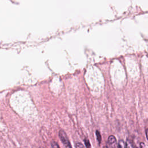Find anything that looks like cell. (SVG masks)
<instances>
[{
	"label": "cell",
	"instance_id": "6",
	"mask_svg": "<svg viewBox=\"0 0 148 148\" xmlns=\"http://www.w3.org/2000/svg\"><path fill=\"white\" fill-rule=\"evenodd\" d=\"M126 143H127V148H135L134 145L130 140H127Z\"/></svg>",
	"mask_w": 148,
	"mask_h": 148
},
{
	"label": "cell",
	"instance_id": "10",
	"mask_svg": "<svg viewBox=\"0 0 148 148\" xmlns=\"http://www.w3.org/2000/svg\"><path fill=\"white\" fill-rule=\"evenodd\" d=\"M106 148H115V147H114V146H111V145H109V144L107 143Z\"/></svg>",
	"mask_w": 148,
	"mask_h": 148
},
{
	"label": "cell",
	"instance_id": "4",
	"mask_svg": "<svg viewBox=\"0 0 148 148\" xmlns=\"http://www.w3.org/2000/svg\"><path fill=\"white\" fill-rule=\"evenodd\" d=\"M84 144L86 145V148H91V144L90 143V141L88 139H84Z\"/></svg>",
	"mask_w": 148,
	"mask_h": 148
},
{
	"label": "cell",
	"instance_id": "11",
	"mask_svg": "<svg viewBox=\"0 0 148 148\" xmlns=\"http://www.w3.org/2000/svg\"><path fill=\"white\" fill-rule=\"evenodd\" d=\"M145 133H146V138H147V140H148V128H147V129L146 130Z\"/></svg>",
	"mask_w": 148,
	"mask_h": 148
},
{
	"label": "cell",
	"instance_id": "8",
	"mask_svg": "<svg viewBox=\"0 0 148 148\" xmlns=\"http://www.w3.org/2000/svg\"><path fill=\"white\" fill-rule=\"evenodd\" d=\"M75 148H85V147L82 143L77 142L75 145Z\"/></svg>",
	"mask_w": 148,
	"mask_h": 148
},
{
	"label": "cell",
	"instance_id": "5",
	"mask_svg": "<svg viewBox=\"0 0 148 148\" xmlns=\"http://www.w3.org/2000/svg\"><path fill=\"white\" fill-rule=\"evenodd\" d=\"M96 135H97V140L98 141L99 143H100V142L101 141V139H102V138H101V134H100V133H99V132L98 131H96Z\"/></svg>",
	"mask_w": 148,
	"mask_h": 148
},
{
	"label": "cell",
	"instance_id": "9",
	"mask_svg": "<svg viewBox=\"0 0 148 148\" xmlns=\"http://www.w3.org/2000/svg\"><path fill=\"white\" fill-rule=\"evenodd\" d=\"M140 148H146V146L143 142L140 143Z\"/></svg>",
	"mask_w": 148,
	"mask_h": 148
},
{
	"label": "cell",
	"instance_id": "2",
	"mask_svg": "<svg viewBox=\"0 0 148 148\" xmlns=\"http://www.w3.org/2000/svg\"><path fill=\"white\" fill-rule=\"evenodd\" d=\"M107 143L109 144V145H111V146H114V147H116V138L114 137V136H113V135H110V136L108 137Z\"/></svg>",
	"mask_w": 148,
	"mask_h": 148
},
{
	"label": "cell",
	"instance_id": "1",
	"mask_svg": "<svg viewBox=\"0 0 148 148\" xmlns=\"http://www.w3.org/2000/svg\"><path fill=\"white\" fill-rule=\"evenodd\" d=\"M58 135L60 140H61L62 144L65 147V148H72L69 142V140L68 139V137L64 130H60L58 132Z\"/></svg>",
	"mask_w": 148,
	"mask_h": 148
},
{
	"label": "cell",
	"instance_id": "7",
	"mask_svg": "<svg viewBox=\"0 0 148 148\" xmlns=\"http://www.w3.org/2000/svg\"><path fill=\"white\" fill-rule=\"evenodd\" d=\"M51 146L52 148H60V146H58V145L56 142H55L54 141L51 142Z\"/></svg>",
	"mask_w": 148,
	"mask_h": 148
},
{
	"label": "cell",
	"instance_id": "12",
	"mask_svg": "<svg viewBox=\"0 0 148 148\" xmlns=\"http://www.w3.org/2000/svg\"><path fill=\"white\" fill-rule=\"evenodd\" d=\"M39 148H44V147H39Z\"/></svg>",
	"mask_w": 148,
	"mask_h": 148
},
{
	"label": "cell",
	"instance_id": "3",
	"mask_svg": "<svg viewBox=\"0 0 148 148\" xmlns=\"http://www.w3.org/2000/svg\"><path fill=\"white\" fill-rule=\"evenodd\" d=\"M117 148H127V143L122 139L119 140Z\"/></svg>",
	"mask_w": 148,
	"mask_h": 148
}]
</instances>
